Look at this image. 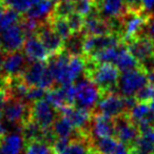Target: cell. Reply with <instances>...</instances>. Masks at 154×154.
I'll return each instance as SVG.
<instances>
[{
    "label": "cell",
    "instance_id": "cell-1",
    "mask_svg": "<svg viewBox=\"0 0 154 154\" xmlns=\"http://www.w3.org/2000/svg\"><path fill=\"white\" fill-rule=\"evenodd\" d=\"M86 58L84 75L93 82L100 91V94L109 92L118 93V80H119L120 71L115 64L109 62H99Z\"/></svg>",
    "mask_w": 154,
    "mask_h": 154
},
{
    "label": "cell",
    "instance_id": "cell-2",
    "mask_svg": "<svg viewBox=\"0 0 154 154\" xmlns=\"http://www.w3.org/2000/svg\"><path fill=\"white\" fill-rule=\"evenodd\" d=\"M149 84L148 73L140 66L120 72L118 93L124 97L135 96L140 89Z\"/></svg>",
    "mask_w": 154,
    "mask_h": 154
},
{
    "label": "cell",
    "instance_id": "cell-3",
    "mask_svg": "<svg viewBox=\"0 0 154 154\" xmlns=\"http://www.w3.org/2000/svg\"><path fill=\"white\" fill-rule=\"evenodd\" d=\"M75 89H76V96H75L76 107L87 109L92 112L94 111L100 98V91L96 85L85 76V78L77 82Z\"/></svg>",
    "mask_w": 154,
    "mask_h": 154
},
{
    "label": "cell",
    "instance_id": "cell-4",
    "mask_svg": "<svg viewBox=\"0 0 154 154\" xmlns=\"http://www.w3.org/2000/svg\"><path fill=\"white\" fill-rule=\"evenodd\" d=\"M114 119V137L119 141L120 143L131 148L134 146L136 139L140 136V132L136 124L131 120L129 113H122L116 116Z\"/></svg>",
    "mask_w": 154,
    "mask_h": 154
},
{
    "label": "cell",
    "instance_id": "cell-5",
    "mask_svg": "<svg viewBox=\"0 0 154 154\" xmlns=\"http://www.w3.org/2000/svg\"><path fill=\"white\" fill-rule=\"evenodd\" d=\"M3 117L10 124L22 126L31 119V105L22 99L8 97L3 107Z\"/></svg>",
    "mask_w": 154,
    "mask_h": 154
},
{
    "label": "cell",
    "instance_id": "cell-6",
    "mask_svg": "<svg viewBox=\"0 0 154 154\" xmlns=\"http://www.w3.org/2000/svg\"><path fill=\"white\" fill-rule=\"evenodd\" d=\"M120 43H122V37L115 33H111V34L107 35H98V36H94V35L86 36L85 35L84 56L88 58L92 57L103 50L111 47H116Z\"/></svg>",
    "mask_w": 154,
    "mask_h": 154
},
{
    "label": "cell",
    "instance_id": "cell-7",
    "mask_svg": "<svg viewBox=\"0 0 154 154\" xmlns=\"http://www.w3.org/2000/svg\"><path fill=\"white\" fill-rule=\"evenodd\" d=\"M58 115V110L45 99H39L31 103V119L37 122L43 130L52 128Z\"/></svg>",
    "mask_w": 154,
    "mask_h": 154
},
{
    "label": "cell",
    "instance_id": "cell-8",
    "mask_svg": "<svg viewBox=\"0 0 154 154\" xmlns=\"http://www.w3.org/2000/svg\"><path fill=\"white\" fill-rule=\"evenodd\" d=\"M93 112H97L114 118L128 111H127L124 96H122L119 93L109 92L100 94L99 101Z\"/></svg>",
    "mask_w": 154,
    "mask_h": 154
},
{
    "label": "cell",
    "instance_id": "cell-9",
    "mask_svg": "<svg viewBox=\"0 0 154 154\" xmlns=\"http://www.w3.org/2000/svg\"><path fill=\"white\" fill-rule=\"evenodd\" d=\"M0 34V42L1 50L3 54L13 53L19 51L23 48L24 41L26 39V35L22 30L20 23L14 24L5 30L1 31Z\"/></svg>",
    "mask_w": 154,
    "mask_h": 154
},
{
    "label": "cell",
    "instance_id": "cell-10",
    "mask_svg": "<svg viewBox=\"0 0 154 154\" xmlns=\"http://www.w3.org/2000/svg\"><path fill=\"white\" fill-rule=\"evenodd\" d=\"M29 58L24 53L20 51H16L13 53L5 54V57L2 61V73L10 79L21 77L26 66H29Z\"/></svg>",
    "mask_w": 154,
    "mask_h": 154
},
{
    "label": "cell",
    "instance_id": "cell-11",
    "mask_svg": "<svg viewBox=\"0 0 154 154\" xmlns=\"http://www.w3.org/2000/svg\"><path fill=\"white\" fill-rule=\"evenodd\" d=\"M36 36L40 39V41L48 50L50 55L58 54L63 51V39L52 29V26H50V23L47 20L41 22L36 32Z\"/></svg>",
    "mask_w": 154,
    "mask_h": 154
},
{
    "label": "cell",
    "instance_id": "cell-12",
    "mask_svg": "<svg viewBox=\"0 0 154 154\" xmlns=\"http://www.w3.org/2000/svg\"><path fill=\"white\" fill-rule=\"evenodd\" d=\"M124 43L138 63H141L154 56V40L146 34Z\"/></svg>",
    "mask_w": 154,
    "mask_h": 154
},
{
    "label": "cell",
    "instance_id": "cell-13",
    "mask_svg": "<svg viewBox=\"0 0 154 154\" xmlns=\"http://www.w3.org/2000/svg\"><path fill=\"white\" fill-rule=\"evenodd\" d=\"M82 33L86 36H90V35L98 36V35L111 34L113 33V31H112L110 22L100 17L95 7L94 11L89 14L87 17H85V24Z\"/></svg>",
    "mask_w": 154,
    "mask_h": 154
},
{
    "label": "cell",
    "instance_id": "cell-14",
    "mask_svg": "<svg viewBox=\"0 0 154 154\" xmlns=\"http://www.w3.org/2000/svg\"><path fill=\"white\" fill-rule=\"evenodd\" d=\"M114 132L115 128H114L113 118L97 112H93L92 120H91V134L93 139L114 136Z\"/></svg>",
    "mask_w": 154,
    "mask_h": 154
},
{
    "label": "cell",
    "instance_id": "cell-15",
    "mask_svg": "<svg viewBox=\"0 0 154 154\" xmlns=\"http://www.w3.org/2000/svg\"><path fill=\"white\" fill-rule=\"evenodd\" d=\"M94 3L100 17L106 20L119 18L127 12L125 0H98Z\"/></svg>",
    "mask_w": 154,
    "mask_h": 154
},
{
    "label": "cell",
    "instance_id": "cell-16",
    "mask_svg": "<svg viewBox=\"0 0 154 154\" xmlns=\"http://www.w3.org/2000/svg\"><path fill=\"white\" fill-rule=\"evenodd\" d=\"M23 53L30 61H47L50 57V53L36 34L26 36L23 45Z\"/></svg>",
    "mask_w": 154,
    "mask_h": 154
},
{
    "label": "cell",
    "instance_id": "cell-17",
    "mask_svg": "<svg viewBox=\"0 0 154 154\" xmlns=\"http://www.w3.org/2000/svg\"><path fill=\"white\" fill-rule=\"evenodd\" d=\"M45 69H47V61H32L26 66V71L20 78L30 88L38 87Z\"/></svg>",
    "mask_w": 154,
    "mask_h": 154
},
{
    "label": "cell",
    "instance_id": "cell-18",
    "mask_svg": "<svg viewBox=\"0 0 154 154\" xmlns=\"http://www.w3.org/2000/svg\"><path fill=\"white\" fill-rule=\"evenodd\" d=\"M26 140L19 132L5 134L0 140V148L5 154H20L26 149Z\"/></svg>",
    "mask_w": 154,
    "mask_h": 154
},
{
    "label": "cell",
    "instance_id": "cell-19",
    "mask_svg": "<svg viewBox=\"0 0 154 154\" xmlns=\"http://www.w3.org/2000/svg\"><path fill=\"white\" fill-rule=\"evenodd\" d=\"M54 5H55V2L53 0H41L38 3L33 5L24 16L37 19L39 21H45L53 12Z\"/></svg>",
    "mask_w": 154,
    "mask_h": 154
},
{
    "label": "cell",
    "instance_id": "cell-20",
    "mask_svg": "<svg viewBox=\"0 0 154 154\" xmlns=\"http://www.w3.org/2000/svg\"><path fill=\"white\" fill-rule=\"evenodd\" d=\"M114 64L119 69L120 72L132 70V69L139 66L138 61L129 52L128 48H127V45L125 43H122V47H120L119 53H118L117 57H116L115 61H114Z\"/></svg>",
    "mask_w": 154,
    "mask_h": 154
},
{
    "label": "cell",
    "instance_id": "cell-21",
    "mask_svg": "<svg viewBox=\"0 0 154 154\" xmlns=\"http://www.w3.org/2000/svg\"><path fill=\"white\" fill-rule=\"evenodd\" d=\"M85 35L82 32L73 33L66 40H64L63 51L70 56H84Z\"/></svg>",
    "mask_w": 154,
    "mask_h": 154
},
{
    "label": "cell",
    "instance_id": "cell-22",
    "mask_svg": "<svg viewBox=\"0 0 154 154\" xmlns=\"http://www.w3.org/2000/svg\"><path fill=\"white\" fill-rule=\"evenodd\" d=\"M21 134L28 143L35 140H43L45 130L34 120L29 119L21 126Z\"/></svg>",
    "mask_w": 154,
    "mask_h": 154
},
{
    "label": "cell",
    "instance_id": "cell-23",
    "mask_svg": "<svg viewBox=\"0 0 154 154\" xmlns=\"http://www.w3.org/2000/svg\"><path fill=\"white\" fill-rule=\"evenodd\" d=\"M119 141L114 136L94 138L92 141V148L100 154H114L119 146Z\"/></svg>",
    "mask_w": 154,
    "mask_h": 154
},
{
    "label": "cell",
    "instance_id": "cell-24",
    "mask_svg": "<svg viewBox=\"0 0 154 154\" xmlns=\"http://www.w3.org/2000/svg\"><path fill=\"white\" fill-rule=\"evenodd\" d=\"M52 130L57 137L73 138L75 135V129L66 116L59 114L52 126Z\"/></svg>",
    "mask_w": 154,
    "mask_h": 154
},
{
    "label": "cell",
    "instance_id": "cell-25",
    "mask_svg": "<svg viewBox=\"0 0 154 154\" xmlns=\"http://www.w3.org/2000/svg\"><path fill=\"white\" fill-rule=\"evenodd\" d=\"M47 21L50 23L54 31L61 37L62 39L66 40L71 35L73 34L70 26H69L68 19L66 17H60V16H55L51 13V15L48 17Z\"/></svg>",
    "mask_w": 154,
    "mask_h": 154
},
{
    "label": "cell",
    "instance_id": "cell-26",
    "mask_svg": "<svg viewBox=\"0 0 154 154\" xmlns=\"http://www.w3.org/2000/svg\"><path fill=\"white\" fill-rule=\"evenodd\" d=\"M92 141L93 138H85V137L71 138L64 154H90L92 149Z\"/></svg>",
    "mask_w": 154,
    "mask_h": 154
},
{
    "label": "cell",
    "instance_id": "cell-27",
    "mask_svg": "<svg viewBox=\"0 0 154 154\" xmlns=\"http://www.w3.org/2000/svg\"><path fill=\"white\" fill-rule=\"evenodd\" d=\"M21 18V13L14 9H11V8H7L2 16V19L0 21V32L14 26V24H17L18 22H20Z\"/></svg>",
    "mask_w": 154,
    "mask_h": 154
},
{
    "label": "cell",
    "instance_id": "cell-28",
    "mask_svg": "<svg viewBox=\"0 0 154 154\" xmlns=\"http://www.w3.org/2000/svg\"><path fill=\"white\" fill-rule=\"evenodd\" d=\"M41 0H2L7 8L16 10L19 13L26 14L34 5L38 3Z\"/></svg>",
    "mask_w": 154,
    "mask_h": 154
},
{
    "label": "cell",
    "instance_id": "cell-29",
    "mask_svg": "<svg viewBox=\"0 0 154 154\" xmlns=\"http://www.w3.org/2000/svg\"><path fill=\"white\" fill-rule=\"evenodd\" d=\"M26 154H53L52 148L43 140H35L26 145Z\"/></svg>",
    "mask_w": 154,
    "mask_h": 154
},
{
    "label": "cell",
    "instance_id": "cell-30",
    "mask_svg": "<svg viewBox=\"0 0 154 154\" xmlns=\"http://www.w3.org/2000/svg\"><path fill=\"white\" fill-rule=\"evenodd\" d=\"M73 12H75V3L73 2L72 0H68V1L55 3L52 14L55 16H60V17L66 18Z\"/></svg>",
    "mask_w": 154,
    "mask_h": 154
},
{
    "label": "cell",
    "instance_id": "cell-31",
    "mask_svg": "<svg viewBox=\"0 0 154 154\" xmlns=\"http://www.w3.org/2000/svg\"><path fill=\"white\" fill-rule=\"evenodd\" d=\"M69 22V26H70L71 30L73 33H79L84 29L85 24V17L82 15H80L79 13L77 12H73L72 14L66 17Z\"/></svg>",
    "mask_w": 154,
    "mask_h": 154
},
{
    "label": "cell",
    "instance_id": "cell-32",
    "mask_svg": "<svg viewBox=\"0 0 154 154\" xmlns=\"http://www.w3.org/2000/svg\"><path fill=\"white\" fill-rule=\"evenodd\" d=\"M135 98L137 101H143V103H149L154 99V85L149 82L147 86L138 91L135 95Z\"/></svg>",
    "mask_w": 154,
    "mask_h": 154
},
{
    "label": "cell",
    "instance_id": "cell-33",
    "mask_svg": "<svg viewBox=\"0 0 154 154\" xmlns=\"http://www.w3.org/2000/svg\"><path fill=\"white\" fill-rule=\"evenodd\" d=\"M45 94H47V90H45V89L40 88V87H31L29 89L24 100H28L32 103L39 100V99H42L45 96Z\"/></svg>",
    "mask_w": 154,
    "mask_h": 154
},
{
    "label": "cell",
    "instance_id": "cell-34",
    "mask_svg": "<svg viewBox=\"0 0 154 154\" xmlns=\"http://www.w3.org/2000/svg\"><path fill=\"white\" fill-rule=\"evenodd\" d=\"M75 3V12L79 13L84 17H87L89 14H91L95 9V3L92 1H80Z\"/></svg>",
    "mask_w": 154,
    "mask_h": 154
},
{
    "label": "cell",
    "instance_id": "cell-35",
    "mask_svg": "<svg viewBox=\"0 0 154 154\" xmlns=\"http://www.w3.org/2000/svg\"><path fill=\"white\" fill-rule=\"evenodd\" d=\"M71 138H66V137H57L56 140L52 143L51 148L53 154H64L69 143H70Z\"/></svg>",
    "mask_w": 154,
    "mask_h": 154
},
{
    "label": "cell",
    "instance_id": "cell-36",
    "mask_svg": "<svg viewBox=\"0 0 154 154\" xmlns=\"http://www.w3.org/2000/svg\"><path fill=\"white\" fill-rule=\"evenodd\" d=\"M125 5L128 11L141 13L143 11V0H125Z\"/></svg>",
    "mask_w": 154,
    "mask_h": 154
},
{
    "label": "cell",
    "instance_id": "cell-37",
    "mask_svg": "<svg viewBox=\"0 0 154 154\" xmlns=\"http://www.w3.org/2000/svg\"><path fill=\"white\" fill-rule=\"evenodd\" d=\"M7 98H8V91L0 90V120L3 117V107H5Z\"/></svg>",
    "mask_w": 154,
    "mask_h": 154
},
{
    "label": "cell",
    "instance_id": "cell-38",
    "mask_svg": "<svg viewBox=\"0 0 154 154\" xmlns=\"http://www.w3.org/2000/svg\"><path fill=\"white\" fill-rule=\"evenodd\" d=\"M146 35L152 38L154 40V15L151 16L149 22H148L147 29H146Z\"/></svg>",
    "mask_w": 154,
    "mask_h": 154
},
{
    "label": "cell",
    "instance_id": "cell-39",
    "mask_svg": "<svg viewBox=\"0 0 154 154\" xmlns=\"http://www.w3.org/2000/svg\"><path fill=\"white\" fill-rule=\"evenodd\" d=\"M143 11L148 14H151L154 8V0H143Z\"/></svg>",
    "mask_w": 154,
    "mask_h": 154
},
{
    "label": "cell",
    "instance_id": "cell-40",
    "mask_svg": "<svg viewBox=\"0 0 154 154\" xmlns=\"http://www.w3.org/2000/svg\"><path fill=\"white\" fill-rule=\"evenodd\" d=\"M114 154H131V153H130V149H129L127 146L122 145V143H119L117 150H116Z\"/></svg>",
    "mask_w": 154,
    "mask_h": 154
},
{
    "label": "cell",
    "instance_id": "cell-41",
    "mask_svg": "<svg viewBox=\"0 0 154 154\" xmlns=\"http://www.w3.org/2000/svg\"><path fill=\"white\" fill-rule=\"evenodd\" d=\"M5 134H7V127H5V124H2V122H0V137L2 138Z\"/></svg>",
    "mask_w": 154,
    "mask_h": 154
},
{
    "label": "cell",
    "instance_id": "cell-42",
    "mask_svg": "<svg viewBox=\"0 0 154 154\" xmlns=\"http://www.w3.org/2000/svg\"><path fill=\"white\" fill-rule=\"evenodd\" d=\"M5 10H7V7L5 5V3L2 2V0H0V21L2 19V16L5 14Z\"/></svg>",
    "mask_w": 154,
    "mask_h": 154
},
{
    "label": "cell",
    "instance_id": "cell-43",
    "mask_svg": "<svg viewBox=\"0 0 154 154\" xmlns=\"http://www.w3.org/2000/svg\"><path fill=\"white\" fill-rule=\"evenodd\" d=\"M73 2H80V1H92V2H94L95 0H72Z\"/></svg>",
    "mask_w": 154,
    "mask_h": 154
},
{
    "label": "cell",
    "instance_id": "cell-44",
    "mask_svg": "<svg viewBox=\"0 0 154 154\" xmlns=\"http://www.w3.org/2000/svg\"><path fill=\"white\" fill-rule=\"evenodd\" d=\"M90 154H100V153H98V152H97V151H95V150H94V149H93V148H92V149H91V152H90Z\"/></svg>",
    "mask_w": 154,
    "mask_h": 154
},
{
    "label": "cell",
    "instance_id": "cell-45",
    "mask_svg": "<svg viewBox=\"0 0 154 154\" xmlns=\"http://www.w3.org/2000/svg\"><path fill=\"white\" fill-rule=\"evenodd\" d=\"M54 2L57 3V2H62V1H68V0H53Z\"/></svg>",
    "mask_w": 154,
    "mask_h": 154
},
{
    "label": "cell",
    "instance_id": "cell-46",
    "mask_svg": "<svg viewBox=\"0 0 154 154\" xmlns=\"http://www.w3.org/2000/svg\"><path fill=\"white\" fill-rule=\"evenodd\" d=\"M0 154H5V152H3L2 150H1V148H0Z\"/></svg>",
    "mask_w": 154,
    "mask_h": 154
},
{
    "label": "cell",
    "instance_id": "cell-47",
    "mask_svg": "<svg viewBox=\"0 0 154 154\" xmlns=\"http://www.w3.org/2000/svg\"><path fill=\"white\" fill-rule=\"evenodd\" d=\"M2 52V50H1V42H0V53Z\"/></svg>",
    "mask_w": 154,
    "mask_h": 154
},
{
    "label": "cell",
    "instance_id": "cell-48",
    "mask_svg": "<svg viewBox=\"0 0 154 154\" xmlns=\"http://www.w3.org/2000/svg\"><path fill=\"white\" fill-rule=\"evenodd\" d=\"M95 1H98V0H95ZM95 1H94V2H95Z\"/></svg>",
    "mask_w": 154,
    "mask_h": 154
},
{
    "label": "cell",
    "instance_id": "cell-49",
    "mask_svg": "<svg viewBox=\"0 0 154 154\" xmlns=\"http://www.w3.org/2000/svg\"><path fill=\"white\" fill-rule=\"evenodd\" d=\"M0 140H1V137H0Z\"/></svg>",
    "mask_w": 154,
    "mask_h": 154
}]
</instances>
